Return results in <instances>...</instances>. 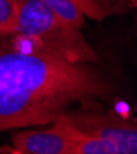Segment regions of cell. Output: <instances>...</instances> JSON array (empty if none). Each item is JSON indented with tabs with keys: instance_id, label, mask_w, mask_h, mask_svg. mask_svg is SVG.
<instances>
[{
	"instance_id": "1",
	"label": "cell",
	"mask_w": 137,
	"mask_h": 154,
	"mask_svg": "<svg viewBox=\"0 0 137 154\" xmlns=\"http://www.w3.org/2000/svg\"><path fill=\"white\" fill-rule=\"evenodd\" d=\"M115 86L89 63L22 49L0 52V132L53 122L77 101L107 97Z\"/></svg>"
},
{
	"instance_id": "2",
	"label": "cell",
	"mask_w": 137,
	"mask_h": 154,
	"mask_svg": "<svg viewBox=\"0 0 137 154\" xmlns=\"http://www.w3.org/2000/svg\"><path fill=\"white\" fill-rule=\"evenodd\" d=\"M16 49L46 53L70 63H94L98 56L80 30L57 16L42 0H20Z\"/></svg>"
},
{
	"instance_id": "3",
	"label": "cell",
	"mask_w": 137,
	"mask_h": 154,
	"mask_svg": "<svg viewBox=\"0 0 137 154\" xmlns=\"http://www.w3.org/2000/svg\"><path fill=\"white\" fill-rule=\"evenodd\" d=\"M64 113L82 133L111 140L116 144L120 154L137 153V126L135 121L92 109L76 112L64 111Z\"/></svg>"
},
{
	"instance_id": "4",
	"label": "cell",
	"mask_w": 137,
	"mask_h": 154,
	"mask_svg": "<svg viewBox=\"0 0 137 154\" xmlns=\"http://www.w3.org/2000/svg\"><path fill=\"white\" fill-rule=\"evenodd\" d=\"M80 136L82 132L63 112L48 130L14 133L12 147L17 154H73Z\"/></svg>"
},
{
	"instance_id": "5",
	"label": "cell",
	"mask_w": 137,
	"mask_h": 154,
	"mask_svg": "<svg viewBox=\"0 0 137 154\" xmlns=\"http://www.w3.org/2000/svg\"><path fill=\"white\" fill-rule=\"evenodd\" d=\"M57 16L72 26L82 30L85 26V15L72 0H42Z\"/></svg>"
},
{
	"instance_id": "6",
	"label": "cell",
	"mask_w": 137,
	"mask_h": 154,
	"mask_svg": "<svg viewBox=\"0 0 137 154\" xmlns=\"http://www.w3.org/2000/svg\"><path fill=\"white\" fill-rule=\"evenodd\" d=\"M73 154H120V152L109 139L82 133Z\"/></svg>"
},
{
	"instance_id": "7",
	"label": "cell",
	"mask_w": 137,
	"mask_h": 154,
	"mask_svg": "<svg viewBox=\"0 0 137 154\" xmlns=\"http://www.w3.org/2000/svg\"><path fill=\"white\" fill-rule=\"evenodd\" d=\"M20 0H0V36L15 35Z\"/></svg>"
},
{
	"instance_id": "8",
	"label": "cell",
	"mask_w": 137,
	"mask_h": 154,
	"mask_svg": "<svg viewBox=\"0 0 137 154\" xmlns=\"http://www.w3.org/2000/svg\"><path fill=\"white\" fill-rule=\"evenodd\" d=\"M85 16L94 20H103L107 15L105 0H72Z\"/></svg>"
}]
</instances>
